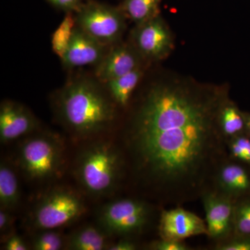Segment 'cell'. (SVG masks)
<instances>
[{"label": "cell", "mask_w": 250, "mask_h": 250, "mask_svg": "<svg viewBox=\"0 0 250 250\" xmlns=\"http://www.w3.org/2000/svg\"><path fill=\"white\" fill-rule=\"evenodd\" d=\"M139 68V59L134 49L126 45H116L106 52L96 65L95 77L99 82L106 83Z\"/></svg>", "instance_id": "obj_12"}, {"label": "cell", "mask_w": 250, "mask_h": 250, "mask_svg": "<svg viewBox=\"0 0 250 250\" xmlns=\"http://www.w3.org/2000/svg\"><path fill=\"white\" fill-rule=\"evenodd\" d=\"M85 210L84 202L78 193L68 188H55L38 202L31 221L41 231L56 229L76 221Z\"/></svg>", "instance_id": "obj_5"}, {"label": "cell", "mask_w": 250, "mask_h": 250, "mask_svg": "<svg viewBox=\"0 0 250 250\" xmlns=\"http://www.w3.org/2000/svg\"><path fill=\"white\" fill-rule=\"evenodd\" d=\"M215 250H250V237L232 236L217 243Z\"/></svg>", "instance_id": "obj_24"}, {"label": "cell", "mask_w": 250, "mask_h": 250, "mask_svg": "<svg viewBox=\"0 0 250 250\" xmlns=\"http://www.w3.org/2000/svg\"><path fill=\"white\" fill-rule=\"evenodd\" d=\"M201 197L208 230L207 236L217 243L232 236L235 202L213 188L204 192Z\"/></svg>", "instance_id": "obj_8"}, {"label": "cell", "mask_w": 250, "mask_h": 250, "mask_svg": "<svg viewBox=\"0 0 250 250\" xmlns=\"http://www.w3.org/2000/svg\"><path fill=\"white\" fill-rule=\"evenodd\" d=\"M233 236L250 237V199L235 202Z\"/></svg>", "instance_id": "obj_21"}, {"label": "cell", "mask_w": 250, "mask_h": 250, "mask_svg": "<svg viewBox=\"0 0 250 250\" xmlns=\"http://www.w3.org/2000/svg\"><path fill=\"white\" fill-rule=\"evenodd\" d=\"M57 102L61 120L77 137L103 134L116 120V104L107 90L90 79L69 82L59 92Z\"/></svg>", "instance_id": "obj_2"}, {"label": "cell", "mask_w": 250, "mask_h": 250, "mask_svg": "<svg viewBox=\"0 0 250 250\" xmlns=\"http://www.w3.org/2000/svg\"><path fill=\"white\" fill-rule=\"evenodd\" d=\"M149 249L154 250H188V247L183 241L166 239L161 238L158 241L152 242L149 246Z\"/></svg>", "instance_id": "obj_25"}, {"label": "cell", "mask_w": 250, "mask_h": 250, "mask_svg": "<svg viewBox=\"0 0 250 250\" xmlns=\"http://www.w3.org/2000/svg\"><path fill=\"white\" fill-rule=\"evenodd\" d=\"M161 0H125L122 11L134 22L142 24L156 17Z\"/></svg>", "instance_id": "obj_19"}, {"label": "cell", "mask_w": 250, "mask_h": 250, "mask_svg": "<svg viewBox=\"0 0 250 250\" xmlns=\"http://www.w3.org/2000/svg\"><path fill=\"white\" fill-rule=\"evenodd\" d=\"M55 229L42 230L33 239L31 247L36 250H59L63 246L62 233Z\"/></svg>", "instance_id": "obj_23"}, {"label": "cell", "mask_w": 250, "mask_h": 250, "mask_svg": "<svg viewBox=\"0 0 250 250\" xmlns=\"http://www.w3.org/2000/svg\"><path fill=\"white\" fill-rule=\"evenodd\" d=\"M229 157L250 167V138L246 133L227 140Z\"/></svg>", "instance_id": "obj_22"}, {"label": "cell", "mask_w": 250, "mask_h": 250, "mask_svg": "<svg viewBox=\"0 0 250 250\" xmlns=\"http://www.w3.org/2000/svg\"><path fill=\"white\" fill-rule=\"evenodd\" d=\"M37 121L29 109L21 104L4 101L0 106V139L9 143L31 134Z\"/></svg>", "instance_id": "obj_11"}, {"label": "cell", "mask_w": 250, "mask_h": 250, "mask_svg": "<svg viewBox=\"0 0 250 250\" xmlns=\"http://www.w3.org/2000/svg\"><path fill=\"white\" fill-rule=\"evenodd\" d=\"M124 159L119 149L108 141L88 145L77 158L76 177L92 196H105L115 191L123 175Z\"/></svg>", "instance_id": "obj_3"}, {"label": "cell", "mask_w": 250, "mask_h": 250, "mask_svg": "<svg viewBox=\"0 0 250 250\" xmlns=\"http://www.w3.org/2000/svg\"><path fill=\"white\" fill-rule=\"evenodd\" d=\"M159 232L161 238L176 241H184L199 235H208L206 222L195 213L181 207L161 212Z\"/></svg>", "instance_id": "obj_9"}, {"label": "cell", "mask_w": 250, "mask_h": 250, "mask_svg": "<svg viewBox=\"0 0 250 250\" xmlns=\"http://www.w3.org/2000/svg\"><path fill=\"white\" fill-rule=\"evenodd\" d=\"M76 26L75 15L73 12H67L52 35V49L61 59L64 57L68 48Z\"/></svg>", "instance_id": "obj_20"}, {"label": "cell", "mask_w": 250, "mask_h": 250, "mask_svg": "<svg viewBox=\"0 0 250 250\" xmlns=\"http://www.w3.org/2000/svg\"><path fill=\"white\" fill-rule=\"evenodd\" d=\"M21 199L19 184L16 172L8 163L0 166V204L1 208L13 211Z\"/></svg>", "instance_id": "obj_17"}, {"label": "cell", "mask_w": 250, "mask_h": 250, "mask_svg": "<svg viewBox=\"0 0 250 250\" xmlns=\"http://www.w3.org/2000/svg\"><path fill=\"white\" fill-rule=\"evenodd\" d=\"M245 121H246V133L250 138V113H244Z\"/></svg>", "instance_id": "obj_30"}, {"label": "cell", "mask_w": 250, "mask_h": 250, "mask_svg": "<svg viewBox=\"0 0 250 250\" xmlns=\"http://www.w3.org/2000/svg\"><path fill=\"white\" fill-rule=\"evenodd\" d=\"M223 104L215 96L164 85L148 91L125 141L143 187L172 205L213 188L215 172L229 158L218 124Z\"/></svg>", "instance_id": "obj_1"}, {"label": "cell", "mask_w": 250, "mask_h": 250, "mask_svg": "<svg viewBox=\"0 0 250 250\" xmlns=\"http://www.w3.org/2000/svg\"><path fill=\"white\" fill-rule=\"evenodd\" d=\"M108 236L100 226L87 225L72 233L67 238L65 246L72 250L107 249Z\"/></svg>", "instance_id": "obj_15"}, {"label": "cell", "mask_w": 250, "mask_h": 250, "mask_svg": "<svg viewBox=\"0 0 250 250\" xmlns=\"http://www.w3.org/2000/svg\"><path fill=\"white\" fill-rule=\"evenodd\" d=\"M137 249V246L134 241L129 238H123L119 241L108 247L109 250H135Z\"/></svg>", "instance_id": "obj_29"}, {"label": "cell", "mask_w": 250, "mask_h": 250, "mask_svg": "<svg viewBox=\"0 0 250 250\" xmlns=\"http://www.w3.org/2000/svg\"><path fill=\"white\" fill-rule=\"evenodd\" d=\"M138 51L150 59H159L165 55L170 46V36L165 24L159 18L141 24L135 34Z\"/></svg>", "instance_id": "obj_14"}, {"label": "cell", "mask_w": 250, "mask_h": 250, "mask_svg": "<svg viewBox=\"0 0 250 250\" xmlns=\"http://www.w3.org/2000/svg\"><path fill=\"white\" fill-rule=\"evenodd\" d=\"M75 17L80 29L105 46L116 44L125 27L122 10L92 0L83 3Z\"/></svg>", "instance_id": "obj_7"}, {"label": "cell", "mask_w": 250, "mask_h": 250, "mask_svg": "<svg viewBox=\"0 0 250 250\" xmlns=\"http://www.w3.org/2000/svg\"><path fill=\"white\" fill-rule=\"evenodd\" d=\"M54 7L65 12L77 13L83 5V0H46Z\"/></svg>", "instance_id": "obj_27"}, {"label": "cell", "mask_w": 250, "mask_h": 250, "mask_svg": "<svg viewBox=\"0 0 250 250\" xmlns=\"http://www.w3.org/2000/svg\"><path fill=\"white\" fill-rule=\"evenodd\" d=\"M104 47L77 25L62 62L67 67L98 65L106 54Z\"/></svg>", "instance_id": "obj_13"}, {"label": "cell", "mask_w": 250, "mask_h": 250, "mask_svg": "<svg viewBox=\"0 0 250 250\" xmlns=\"http://www.w3.org/2000/svg\"><path fill=\"white\" fill-rule=\"evenodd\" d=\"M218 124L225 139L246 133L244 113L231 103L225 104L218 113Z\"/></svg>", "instance_id": "obj_18"}, {"label": "cell", "mask_w": 250, "mask_h": 250, "mask_svg": "<svg viewBox=\"0 0 250 250\" xmlns=\"http://www.w3.org/2000/svg\"><path fill=\"white\" fill-rule=\"evenodd\" d=\"M4 250H27V245L25 241L17 234L13 233L6 241L4 242Z\"/></svg>", "instance_id": "obj_28"}, {"label": "cell", "mask_w": 250, "mask_h": 250, "mask_svg": "<svg viewBox=\"0 0 250 250\" xmlns=\"http://www.w3.org/2000/svg\"><path fill=\"white\" fill-rule=\"evenodd\" d=\"M141 75L142 72L138 68L104 83L105 89L107 90L116 105L121 107L127 106L133 92L139 83Z\"/></svg>", "instance_id": "obj_16"}, {"label": "cell", "mask_w": 250, "mask_h": 250, "mask_svg": "<svg viewBox=\"0 0 250 250\" xmlns=\"http://www.w3.org/2000/svg\"><path fill=\"white\" fill-rule=\"evenodd\" d=\"M11 210L1 208L0 209V232L1 238L5 241L13 234V225L14 218L11 213Z\"/></svg>", "instance_id": "obj_26"}, {"label": "cell", "mask_w": 250, "mask_h": 250, "mask_svg": "<svg viewBox=\"0 0 250 250\" xmlns=\"http://www.w3.org/2000/svg\"><path fill=\"white\" fill-rule=\"evenodd\" d=\"M213 189L234 202L245 199L250 194V172L245 164L229 157L215 172Z\"/></svg>", "instance_id": "obj_10"}, {"label": "cell", "mask_w": 250, "mask_h": 250, "mask_svg": "<svg viewBox=\"0 0 250 250\" xmlns=\"http://www.w3.org/2000/svg\"><path fill=\"white\" fill-rule=\"evenodd\" d=\"M152 208L136 199H121L109 202L99 211L98 224L108 236H127L141 233L147 226Z\"/></svg>", "instance_id": "obj_6"}, {"label": "cell", "mask_w": 250, "mask_h": 250, "mask_svg": "<svg viewBox=\"0 0 250 250\" xmlns=\"http://www.w3.org/2000/svg\"><path fill=\"white\" fill-rule=\"evenodd\" d=\"M18 161L28 178L41 181L54 178L60 173L63 164V146L54 135H34L21 144Z\"/></svg>", "instance_id": "obj_4"}]
</instances>
